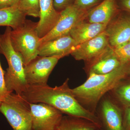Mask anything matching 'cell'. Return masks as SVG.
Instances as JSON below:
<instances>
[{"mask_svg":"<svg viewBox=\"0 0 130 130\" xmlns=\"http://www.w3.org/2000/svg\"><path fill=\"white\" fill-rule=\"evenodd\" d=\"M67 78L61 85L51 87L47 84L28 85L21 95L30 103L50 105L69 116L80 118L85 109L74 97Z\"/></svg>","mask_w":130,"mask_h":130,"instance_id":"cell-1","label":"cell"},{"mask_svg":"<svg viewBox=\"0 0 130 130\" xmlns=\"http://www.w3.org/2000/svg\"><path fill=\"white\" fill-rule=\"evenodd\" d=\"M130 66V64L123 65L106 74L90 73L84 83L72 89V93L80 104L95 107L106 93L116 88L128 76Z\"/></svg>","mask_w":130,"mask_h":130,"instance_id":"cell-2","label":"cell"},{"mask_svg":"<svg viewBox=\"0 0 130 130\" xmlns=\"http://www.w3.org/2000/svg\"><path fill=\"white\" fill-rule=\"evenodd\" d=\"M12 30L10 27H7L4 33L1 35L0 53L5 56L8 65L4 76L8 91L21 95L28 85L25 79L23 59L12 46L10 39Z\"/></svg>","mask_w":130,"mask_h":130,"instance_id":"cell-3","label":"cell"},{"mask_svg":"<svg viewBox=\"0 0 130 130\" xmlns=\"http://www.w3.org/2000/svg\"><path fill=\"white\" fill-rule=\"evenodd\" d=\"M37 24L26 20L21 26L11 31L12 46L21 56L24 66L38 56L41 43L37 30Z\"/></svg>","mask_w":130,"mask_h":130,"instance_id":"cell-4","label":"cell"},{"mask_svg":"<svg viewBox=\"0 0 130 130\" xmlns=\"http://www.w3.org/2000/svg\"><path fill=\"white\" fill-rule=\"evenodd\" d=\"M0 112L13 130H32L30 103L21 95L9 93L0 106Z\"/></svg>","mask_w":130,"mask_h":130,"instance_id":"cell-5","label":"cell"},{"mask_svg":"<svg viewBox=\"0 0 130 130\" xmlns=\"http://www.w3.org/2000/svg\"><path fill=\"white\" fill-rule=\"evenodd\" d=\"M88 11L74 5L67 8L60 12L59 19L53 29L41 38V44L70 35V31L77 24L86 20Z\"/></svg>","mask_w":130,"mask_h":130,"instance_id":"cell-6","label":"cell"},{"mask_svg":"<svg viewBox=\"0 0 130 130\" xmlns=\"http://www.w3.org/2000/svg\"><path fill=\"white\" fill-rule=\"evenodd\" d=\"M60 59L38 55L24 66L25 79L28 85L47 84L50 75Z\"/></svg>","mask_w":130,"mask_h":130,"instance_id":"cell-7","label":"cell"},{"mask_svg":"<svg viewBox=\"0 0 130 130\" xmlns=\"http://www.w3.org/2000/svg\"><path fill=\"white\" fill-rule=\"evenodd\" d=\"M32 130H56L63 117L59 110L42 103H30Z\"/></svg>","mask_w":130,"mask_h":130,"instance_id":"cell-8","label":"cell"},{"mask_svg":"<svg viewBox=\"0 0 130 130\" xmlns=\"http://www.w3.org/2000/svg\"><path fill=\"white\" fill-rule=\"evenodd\" d=\"M109 46L105 31L93 39L79 44L71 55L77 60L90 63L98 58Z\"/></svg>","mask_w":130,"mask_h":130,"instance_id":"cell-9","label":"cell"},{"mask_svg":"<svg viewBox=\"0 0 130 130\" xmlns=\"http://www.w3.org/2000/svg\"><path fill=\"white\" fill-rule=\"evenodd\" d=\"M120 11L109 21L105 31L112 47L130 40V14Z\"/></svg>","mask_w":130,"mask_h":130,"instance_id":"cell-10","label":"cell"},{"mask_svg":"<svg viewBox=\"0 0 130 130\" xmlns=\"http://www.w3.org/2000/svg\"><path fill=\"white\" fill-rule=\"evenodd\" d=\"M78 45L70 35L64 36L41 43L38 55L60 59L71 54Z\"/></svg>","mask_w":130,"mask_h":130,"instance_id":"cell-11","label":"cell"},{"mask_svg":"<svg viewBox=\"0 0 130 130\" xmlns=\"http://www.w3.org/2000/svg\"><path fill=\"white\" fill-rule=\"evenodd\" d=\"M40 20L37 30L40 38L44 37L54 27L59 19L60 12L55 9L53 0H40Z\"/></svg>","mask_w":130,"mask_h":130,"instance_id":"cell-12","label":"cell"},{"mask_svg":"<svg viewBox=\"0 0 130 130\" xmlns=\"http://www.w3.org/2000/svg\"><path fill=\"white\" fill-rule=\"evenodd\" d=\"M120 11L116 0H104L88 11L85 20L91 23L108 24Z\"/></svg>","mask_w":130,"mask_h":130,"instance_id":"cell-13","label":"cell"},{"mask_svg":"<svg viewBox=\"0 0 130 130\" xmlns=\"http://www.w3.org/2000/svg\"><path fill=\"white\" fill-rule=\"evenodd\" d=\"M89 63V73L98 74H107L124 65L117 58L110 46L101 55Z\"/></svg>","mask_w":130,"mask_h":130,"instance_id":"cell-14","label":"cell"},{"mask_svg":"<svg viewBox=\"0 0 130 130\" xmlns=\"http://www.w3.org/2000/svg\"><path fill=\"white\" fill-rule=\"evenodd\" d=\"M102 115L106 130H125L122 112L110 100H105L103 102Z\"/></svg>","mask_w":130,"mask_h":130,"instance_id":"cell-15","label":"cell"},{"mask_svg":"<svg viewBox=\"0 0 130 130\" xmlns=\"http://www.w3.org/2000/svg\"><path fill=\"white\" fill-rule=\"evenodd\" d=\"M107 24L91 23L84 20L73 28L70 35L79 45L105 31Z\"/></svg>","mask_w":130,"mask_h":130,"instance_id":"cell-16","label":"cell"},{"mask_svg":"<svg viewBox=\"0 0 130 130\" xmlns=\"http://www.w3.org/2000/svg\"><path fill=\"white\" fill-rule=\"evenodd\" d=\"M26 16L19 9L18 5L0 9V26L10 27L12 30L16 29L25 23Z\"/></svg>","mask_w":130,"mask_h":130,"instance_id":"cell-17","label":"cell"},{"mask_svg":"<svg viewBox=\"0 0 130 130\" xmlns=\"http://www.w3.org/2000/svg\"><path fill=\"white\" fill-rule=\"evenodd\" d=\"M101 128L87 120L68 115L63 116L56 130H100Z\"/></svg>","mask_w":130,"mask_h":130,"instance_id":"cell-18","label":"cell"},{"mask_svg":"<svg viewBox=\"0 0 130 130\" xmlns=\"http://www.w3.org/2000/svg\"><path fill=\"white\" fill-rule=\"evenodd\" d=\"M39 3L40 0H21L18 6L19 9L27 16L39 18Z\"/></svg>","mask_w":130,"mask_h":130,"instance_id":"cell-19","label":"cell"},{"mask_svg":"<svg viewBox=\"0 0 130 130\" xmlns=\"http://www.w3.org/2000/svg\"><path fill=\"white\" fill-rule=\"evenodd\" d=\"M111 47L122 64H130V41Z\"/></svg>","mask_w":130,"mask_h":130,"instance_id":"cell-20","label":"cell"},{"mask_svg":"<svg viewBox=\"0 0 130 130\" xmlns=\"http://www.w3.org/2000/svg\"><path fill=\"white\" fill-rule=\"evenodd\" d=\"M115 89L116 96L120 103L125 107L130 106V83L121 84Z\"/></svg>","mask_w":130,"mask_h":130,"instance_id":"cell-21","label":"cell"},{"mask_svg":"<svg viewBox=\"0 0 130 130\" xmlns=\"http://www.w3.org/2000/svg\"><path fill=\"white\" fill-rule=\"evenodd\" d=\"M104 0H75L74 5L79 8L88 11L102 2Z\"/></svg>","mask_w":130,"mask_h":130,"instance_id":"cell-22","label":"cell"},{"mask_svg":"<svg viewBox=\"0 0 130 130\" xmlns=\"http://www.w3.org/2000/svg\"><path fill=\"white\" fill-rule=\"evenodd\" d=\"M1 35L0 33V37ZM5 72L2 67L0 61V106L8 95L11 93L8 91L5 84L4 77Z\"/></svg>","mask_w":130,"mask_h":130,"instance_id":"cell-23","label":"cell"},{"mask_svg":"<svg viewBox=\"0 0 130 130\" xmlns=\"http://www.w3.org/2000/svg\"><path fill=\"white\" fill-rule=\"evenodd\" d=\"M75 0H53L55 9L60 12L67 8L74 5Z\"/></svg>","mask_w":130,"mask_h":130,"instance_id":"cell-24","label":"cell"},{"mask_svg":"<svg viewBox=\"0 0 130 130\" xmlns=\"http://www.w3.org/2000/svg\"><path fill=\"white\" fill-rule=\"evenodd\" d=\"M119 9L130 14V0H116Z\"/></svg>","mask_w":130,"mask_h":130,"instance_id":"cell-25","label":"cell"},{"mask_svg":"<svg viewBox=\"0 0 130 130\" xmlns=\"http://www.w3.org/2000/svg\"><path fill=\"white\" fill-rule=\"evenodd\" d=\"M123 123L125 130H130V106L125 108L123 115Z\"/></svg>","mask_w":130,"mask_h":130,"instance_id":"cell-26","label":"cell"},{"mask_svg":"<svg viewBox=\"0 0 130 130\" xmlns=\"http://www.w3.org/2000/svg\"><path fill=\"white\" fill-rule=\"evenodd\" d=\"M21 0H0V9L7 8L18 5Z\"/></svg>","mask_w":130,"mask_h":130,"instance_id":"cell-27","label":"cell"},{"mask_svg":"<svg viewBox=\"0 0 130 130\" xmlns=\"http://www.w3.org/2000/svg\"><path fill=\"white\" fill-rule=\"evenodd\" d=\"M130 74V66L129 68V73H128V75Z\"/></svg>","mask_w":130,"mask_h":130,"instance_id":"cell-28","label":"cell"},{"mask_svg":"<svg viewBox=\"0 0 130 130\" xmlns=\"http://www.w3.org/2000/svg\"></svg>","mask_w":130,"mask_h":130,"instance_id":"cell-29","label":"cell"}]
</instances>
